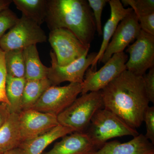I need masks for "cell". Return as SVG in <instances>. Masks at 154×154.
Here are the masks:
<instances>
[{"instance_id": "cell-23", "label": "cell", "mask_w": 154, "mask_h": 154, "mask_svg": "<svg viewBox=\"0 0 154 154\" xmlns=\"http://www.w3.org/2000/svg\"><path fill=\"white\" fill-rule=\"evenodd\" d=\"M124 6H130L137 17L154 13V0H122Z\"/></svg>"}, {"instance_id": "cell-4", "label": "cell", "mask_w": 154, "mask_h": 154, "mask_svg": "<svg viewBox=\"0 0 154 154\" xmlns=\"http://www.w3.org/2000/svg\"><path fill=\"white\" fill-rule=\"evenodd\" d=\"M87 133L98 149L107 141L116 137L139 134L111 111L103 108L96 111L91 119Z\"/></svg>"}, {"instance_id": "cell-32", "label": "cell", "mask_w": 154, "mask_h": 154, "mask_svg": "<svg viewBox=\"0 0 154 154\" xmlns=\"http://www.w3.org/2000/svg\"><path fill=\"white\" fill-rule=\"evenodd\" d=\"M3 154H24L23 149L21 148H17L6 152Z\"/></svg>"}, {"instance_id": "cell-28", "label": "cell", "mask_w": 154, "mask_h": 154, "mask_svg": "<svg viewBox=\"0 0 154 154\" xmlns=\"http://www.w3.org/2000/svg\"><path fill=\"white\" fill-rule=\"evenodd\" d=\"M146 92L149 102H154V66L149 69L148 73L142 76Z\"/></svg>"}, {"instance_id": "cell-22", "label": "cell", "mask_w": 154, "mask_h": 154, "mask_svg": "<svg viewBox=\"0 0 154 154\" xmlns=\"http://www.w3.org/2000/svg\"><path fill=\"white\" fill-rule=\"evenodd\" d=\"M5 60L8 75L15 78H25V67L23 50L6 51Z\"/></svg>"}, {"instance_id": "cell-8", "label": "cell", "mask_w": 154, "mask_h": 154, "mask_svg": "<svg viewBox=\"0 0 154 154\" xmlns=\"http://www.w3.org/2000/svg\"><path fill=\"white\" fill-rule=\"evenodd\" d=\"M48 41L60 66H65L79 59L91 47V45L83 44L73 33L64 28L50 31Z\"/></svg>"}, {"instance_id": "cell-31", "label": "cell", "mask_w": 154, "mask_h": 154, "mask_svg": "<svg viewBox=\"0 0 154 154\" xmlns=\"http://www.w3.org/2000/svg\"><path fill=\"white\" fill-rule=\"evenodd\" d=\"M12 2V0H0V12L9 8Z\"/></svg>"}, {"instance_id": "cell-12", "label": "cell", "mask_w": 154, "mask_h": 154, "mask_svg": "<svg viewBox=\"0 0 154 154\" xmlns=\"http://www.w3.org/2000/svg\"><path fill=\"white\" fill-rule=\"evenodd\" d=\"M22 143L59 125L57 116L30 109L19 113Z\"/></svg>"}, {"instance_id": "cell-24", "label": "cell", "mask_w": 154, "mask_h": 154, "mask_svg": "<svg viewBox=\"0 0 154 154\" xmlns=\"http://www.w3.org/2000/svg\"><path fill=\"white\" fill-rule=\"evenodd\" d=\"M7 76L5 52L0 48V103L7 104L9 107L10 102L6 94Z\"/></svg>"}, {"instance_id": "cell-26", "label": "cell", "mask_w": 154, "mask_h": 154, "mask_svg": "<svg viewBox=\"0 0 154 154\" xmlns=\"http://www.w3.org/2000/svg\"><path fill=\"white\" fill-rule=\"evenodd\" d=\"M109 0H88L90 8L93 10L96 31L99 36L102 35V15L103 8Z\"/></svg>"}, {"instance_id": "cell-14", "label": "cell", "mask_w": 154, "mask_h": 154, "mask_svg": "<svg viewBox=\"0 0 154 154\" xmlns=\"http://www.w3.org/2000/svg\"><path fill=\"white\" fill-rule=\"evenodd\" d=\"M154 152L153 144L143 134H139L124 143L117 140L106 143L91 154H147Z\"/></svg>"}, {"instance_id": "cell-10", "label": "cell", "mask_w": 154, "mask_h": 154, "mask_svg": "<svg viewBox=\"0 0 154 154\" xmlns=\"http://www.w3.org/2000/svg\"><path fill=\"white\" fill-rule=\"evenodd\" d=\"M136 39L126 49L130 57L125 66L134 74L143 76L154 66V36L141 30Z\"/></svg>"}, {"instance_id": "cell-13", "label": "cell", "mask_w": 154, "mask_h": 154, "mask_svg": "<svg viewBox=\"0 0 154 154\" xmlns=\"http://www.w3.org/2000/svg\"><path fill=\"white\" fill-rule=\"evenodd\" d=\"M98 150L85 132H74L56 143L49 151L42 154H91Z\"/></svg>"}, {"instance_id": "cell-9", "label": "cell", "mask_w": 154, "mask_h": 154, "mask_svg": "<svg viewBox=\"0 0 154 154\" xmlns=\"http://www.w3.org/2000/svg\"><path fill=\"white\" fill-rule=\"evenodd\" d=\"M87 51L82 57L65 66L59 65L54 51L50 53L51 66L49 67L47 79L52 86H57L65 82L82 84L84 81L86 71L91 66L97 53L88 54Z\"/></svg>"}, {"instance_id": "cell-27", "label": "cell", "mask_w": 154, "mask_h": 154, "mask_svg": "<svg viewBox=\"0 0 154 154\" xmlns=\"http://www.w3.org/2000/svg\"><path fill=\"white\" fill-rule=\"evenodd\" d=\"M143 121L146 123V133L145 136L154 144V107H149L146 109L144 114Z\"/></svg>"}, {"instance_id": "cell-20", "label": "cell", "mask_w": 154, "mask_h": 154, "mask_svg": "<svg viewBox=\"0 0 154 154\" xmlns=\"http://www.w3.org/2000/svg\"><path fill=\"white\" fill-rule=\"evenodd\" d=\"M47 0H13V2L22 15L40 26L45 22Z\"/></svg>"}, {"instance_id": "cell-17", "label": "cell", "mask_w": 154, "mask_h": 154, "mask_svg": "<svg viewBox=\"0 0 154 154\" xmlns=\"http://www.w3.org/2000/svg\"><path fill=\"white\" fill-rule=\"evenodd\" d=\"M22 144L19 114L11 113L0 128V154L19 148Z\"/></svg>"}, {"instance_id": "cell-29", "label": "cell", "mask_w": 154, "mask_h": 154, "mask_svg": "<svg viewBox=\"0 0 154 154\" xmlns=\"http://www.w3.org/2000/svg\"><path fill=\"white\" fill-rule=\"evenodd\" d=\"M137 18L141 30L154 36V13Z\"/></svg>"}, {"instance_id": "cell-6", "label": "cell", "mask_w": 154, "mask_h": 154, "mask_svg": "<svg viewBox=\"0 0 154 154\" xmlns=\"http://www.w3.org/2000/svg\"><path fill=\"white\" fill-rule=\"evenodd\" d=\"M128 59V56L125 53H117L113 54L99 70L89 68L86 71L82 84L81 94L102 91L115 78L126 70L125 64Z\"/></svg>"}, {"instance_id": "cell-7", "label": "cell", "mask_w": 154, "mask_h": 154, "mask_svg": "<svg viewBox=\"0 0 154 154\" xmlns=\"http://www.w3.org/2000/svg\"><path fill=\"white\" fill-rule=\"evenodd\" d=\"M82 91V84L79 83L51 86L31 109L57 116L72 104Z\"/></svg>"}, {"instance_id": "cell-35", "label": "cell", "mask_w": 154, "mask_h": 154, "mask_svg": "<svg viewBox=\"0 0 154 154\" xmlns=\"http://www.w3.org/2000/svg\"></svg>"}, {"instance_id": "cell-5", "label": "cell", "mask_w": 154, "mask_h": 154, "mask_svg": "<svg viewBox=\"0 0 154 154\" xmlns=\"http://www.w3.org/2000/svg\"><path fill=\"white\" fill-rule=\"evenodd\" d=\"M47 37L40 26L22 15L4 35L0 41V48L5 52L14 50H23L37 43H43Z\"/></svg>"}, {"instance_id": "cell-2", "label": "cell", "mask_w": 154, "mask_h": 154, "mask_svg": "<svg viewBox=\"0 0 154 154\" xmlns=\"http://www.w3.org/2000/svg\"><path fill=\"white\" fill-rule=\"evenodd\" d=\"M45 22L50 31L67 29L87 45H91L96 30L93 11L87 0H47Z\"/></svg>"}, {"instance_id": "cell-34", "label": "cell", "mask_w": 154, "mask_h": 154, "mask_svg": "<svg viewBox=\"0 0 154 154\" xmlns=\"http://www.w3.org/2000/svg\"></svg>"}, {"instance_id": "cell-33", "label": "cell", "mask_w": 154, "mask_h": 154, "mask_svg": "<svg viewBox=\"0 0 154 154\" xmlns=\"http://www.w3.org/2000/svg\"><path fill=\"white\" fill-rule=\"evenodd\" d=\"M147 154H154V152H152L149 153Z\"/></svg>"}, {"instance_id": "cell-25", "label": "cell", "mask_w": 154, "mask_h": 154, "mask_svg": "<svg viewBox=\"0 0 154 154\" xmlns=\"http://www.w3.org/2000/svg\"><path fill=\"white\" fill-rule=\"evenodd\" d=\"M18 19L16 14L9 8L0 12V41L7 30H10Z\"/></svg>"}, {"instance_id": "cell-30", "label": "cell", "mask_w": 154, "mask_h": 154, "mask_svg": "<svg viewBox=\"0 0 154 154\" xmlns=\"http://www.w3.org/2000/svg\"><path fill=\"white\" fill-rule=\"evenodd\" d=\"M11 114L8 106L7 104L0 103V128L5 123Z\"/></svg>"}, {"instance_id": "cell-18", "label": "cell", "mask_w": 154, "mask_h": 154, "mask_svg": "<svg viewBox=\"0 0 154 154\" xmlns=\"http://www.w3.org/2000/svg\"><path fill=\"white\" fill-rule=\"evenodd\" d=\"M25 60L26 80H38L47 79L49 67L40 60L36 45H32L23 50Z\"/></svg>"}, {"instance_id": "cell-16", "label": "cell", "mask_w": 154, "mask_h": 154, "mask_svg": "<svg viewBox=\"0 0 154 154\" xmlns=\"http://www.w3.org/2000/svg\"><path fill=\"white\" fill-rule=\"evenodd\" d=\"M75 132L69 128L59 125L47 132L22 144L24 154H42L45 149L58 139Z\"/></svg>"}, {"instance_id": "cell-19", "label": "cell", "mask_w": 154, "mask_h": 154, "mask_svg": "<svg viewBox=\"0 0 154 154\" xmlns=\"http://www.w3.org/2000/svg\"><path fill=\"white\" fill-rule=\"evenodd\" d=\"M51 86L47 78L38 80H26L21 105L22 111L31 109L43 93Z\"/></svg>"}, {"instance_id": "cell-3", "label": "cell", "mask_w": 154, "mask_h": 154, "mask_svg": "<svg viewBox=\"0 0 154 154\" xmlns=\"http://www.w3.org/2000/svg\"><path fill=\"white\" fill-rule=\"evenodd\" d=\"M104 108L102 91L82 94L70 106L57 116L59 125L75 132H85L96 111Z\"/></svg>"}, {"instance_id": "cell-1", "label": "cell", "mask_w": 154, "mask_h": 154, "mask_svg": "<svg viewBox=\"0 0 154 154\" xmlns=\"http://www.w3.org/2000/svg\"><path fill=\"white\" fill-rule=\"evenodd\" d=\"M101 91L104 108L133 128L141 126L150 102L142 76L126 70Z\"/></svg>"}, {"instance_id": "cell-11", "label": "cell", "mask_w": 154, "mask_h": 154, "mask_svg": "<svg viewBox=\"0 0 154 154\" xmlns=\"http://www.w3.org/2000/svg\"><path fill=\"white\" fill-rule=\"evenodd\" d=\"M141 30L137 17L133 11L119 22L99 63L105 64L113 54L123 52L130 43L137 38Z\"/></svg>"}, {"instance_id": "cell-21", "label": "cell", "mask_w": 154, "mask_h": 154, "mask_svg": "<svg viewBox=\"0 0 154 154\" xmlns=\"http://www.w3.org/2000/svg\"><path fill=\"white\" fill-rule=\"evenodd\" d=\"M26 83L25 78H17L8 75L6 85V94L10 105L11 113H19L22 111L23 92Z\"/></svg>"}, {"instance_id": "cell-15", "label": "cell", "mask_w": 154, "mask_h": 154, "mask_svg": "<svg viewBox=\"0 0 154 154\" xmlns=\"http://www.w3.org/2000/svg\"><path fill=\"white\" fill-rule=\"evenodd\" d=\"M108 3L110 8V16L104 26L102 32L103 40L99 51L91 65V68L92 69L96 70L97 64L101 60L119 22L133 11L131 8H125L119 0H110Z\"/></svg>"}]
</instances>
